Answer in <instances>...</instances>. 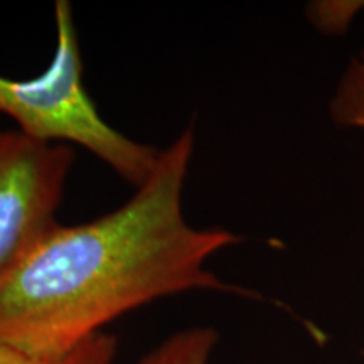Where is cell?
I'll return each mask as SVG.
<instances>
[{"instance_id":"cell-5","label":"cell","mask_w":364,"mask_h":364,"mask_svg":"<svg viewBox=\"0 0 364 364\" xmlns=\"http://www.w3.org/2000/svg\"><path fill=\"white\" fill-rule=\"evenodd\" d=\"M218 339V331L208 326L177 331L145 354L139 364H209Z\"/></svg>"},{"instance_id":"cell-6","label":"cell","mask_w":364,"mask_h":364,"mask_svg":"<svg viewBox=\"0 0 364 364\" xmlns=\"http://www.w3.org/2000/svg\"><path fill=\"white\" fill-rule=\"evenodd\" d=\"M117 353L118 341L115 336L103 332L61 358L34 356L9 346H0V364H115Z\"/></svg>"},{"instance_id":"cell-3","label":"cell","mask_w":364,"mask_h":364,"mask_svg":"<svg viewBox=\"0 0 364 364\" xmlns=\"http://www.w3.org/2000/svg\"><path fill=\"white\" fill-rule=\"evenodd\" d=\"M73 166L70 145L0 130V268L56 223Z\"/></svg>"},{"instance_id":"cell-4","label":"cell","mask_w":364,"mask_h":364,"mask_svg":"<svg viewBox=\"0 0 364 364\" xmlns=\"http://www.w3.org/2000/svg\"><path fill=\"white\" fill-rule=\"evenodd\" d=\"M329 117L339 129L364 132V48L341 71L329 100Z\"/></svg>"},{"instance_id":"cell-7","label":"cell","mask_w":364,"mask_h":364,"mask_svg":"<svg viewBox=\"0 0 364 364\" xmlns=\"http://www.w3.org/2000/svg\"><path fill=\"white\" fill-rule=\"evenodd\" d=\"M364 9L361 0H316L306 7L307 19L318 33L343 36Z\"/></svg>"},{"instance_id":"cell-2","label":"cell","mask_w":364,"mask_h":364,"mask_svg":"<svg viewBox=\"0 0 364 364\" xmlns=\"http://www.w3.org/2000/svg\"><path fill=\"white\" fill-rule=\"evenodd\" d=\"M56 46L41 75L14 80L0 75V115L36 142L80 145L139 188L156 166L161 150L129 139L98 112L83 83V58L71 4H54Z\"/></svg>"},{"instance_id":"cell-1","label":"cell","mask_w":364,"mask_h":364,"mask_svg":"<svg viewBox=\"0 0 364 364\" xmlns=\"http://www.w3.org/2000/svg\"><path fill=\"white\" fill-rule=\"evenodd\" d=\"M193 154L188 127L159 152L129 201L97 220L56 221L0 268V346L61 358L154 300L194 290L262 299L206 267L243 238L186 220Z\"/></svg>"}]
</instances>
